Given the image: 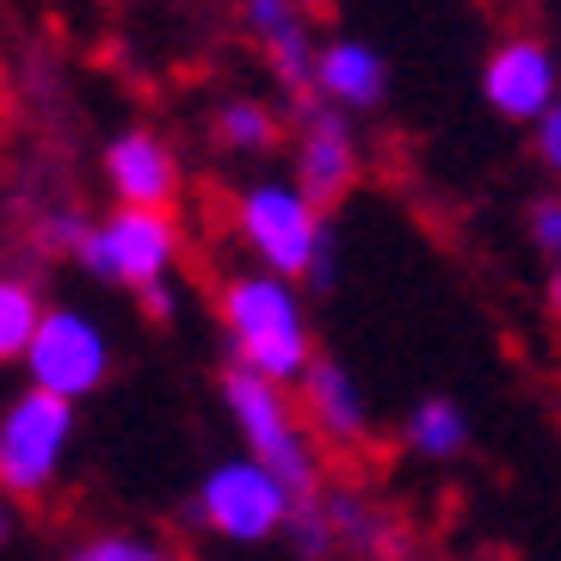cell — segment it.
I'll return each mask as SVG.
<instances>
[{
  "label": "cell",
  "instance_id": "1",
  "mask_svg": "<svg viewBox=\"0 0 561 561\" xmlns=\"http://www.w3.org/2000/svg\"><path fill=\"white\" fill-rule=\"evenodd\" d=\"M222 314V340L234 352V370L265 377L290 389L314 358V328H309V302L297 284L272 278V272H234L216 297Z\"/></svg>",
  "mask_w": 561,
  "mask_h": 561
},
{
  "label": "cell",
  "instance_id": "2",
  "mask_svg": "<svg viewBox=\"0 0 561 561\" xmlns=\"http://www.w3.org/2000/svg\"><path fill=\"white\" fill-rule=\"evenodd\" d=\"M222 401L234 413V432H241V457L260 462L265 476H278L297 500H314V481H321V457H314V438L302 426L290 389L265 377H248V370H229L222 377Z\"/></svg>",
  "mask_w": 561,
  "mask_h": 561
},
{
  "label": "cell",
  "instance_id": "3",
  "mask_svg": "<svg viewBox=\"0 0 561 561\" xmlns=\"http://www.w3.org/2000/svg\"><path fill=\"white\" fill-rule=\"evenodd\" d=\"M234 234H241V248L260 260V272H272V278H284V284H302L314 253H321V241H328L333 229L290 180H253V185H241V198H234Z\"/></svg>",
  "mask_w": 561,
  "mask_h": 561
},
{
  "label": "cell",
  "instance_id": "4",
  "mask_svg": "<svg viewBox=\"0 0 561 561\" xmlns=\"http://www.w3.org/2000/svg\"><path fill=\"white\" fill-rule=\"evenodd\" d=\"M19 370H25V389L81 408L112 377V333L87 309L56 302V309L37 314V333H32V346H25V358H19Z\"/></svg>",
  "mask_w": 561,
  "mask_h": 561
},
{
  "label": "cell",
  "instance_id": "5",
  "mask_svg": "<svg viewBox=\"0 0 561 561\" xmlns=\"http://www.w3.org/2000/svg\"><path fill=\"white\" fill-rule=\"evenodd\" d=\"M75 450V408L50 401L37 389H19L0 408V494L7 500H37L50 494Z\"/></svg>",
  "mask_w": 561,
  "mask_h": 561
},
{
  "label": "cell",
  "instance_id": "6",
  "mask_svg": "<svg viewBox=\"0 0 561 561\" xmlns=\"http://www.w3.org/2000/svg\"><path fill=\"white\" fill-rule=\"evenodd\" d=\"M180 248H185L180 222H173L167 210H112V216H93V222H87L75 260H81L100 284L149 290V284L173 278Z\"/></svg>",
  "mask_w": 561,
  "mask_h": 561
},
{
  "label": "cell",
  "instance_id": "7",
  "mask_svg": "<svg viewBox=\"0 0 561 561\" xmlns=\"http://www.w3.org/2000/svg\"><path fill=\"white\" fill-rule=\"evenodd\" d=\"M290 506H297V494L248 457L210 462L198 481V494H192V518L204 530H216L222 543H265V537H278Z\"/></svg>",
  "mask_w": 561,
  "mask_h": 561
},
{
  "label": "cell",
  "instance_id": "8",
  "mask_svg": "<svg viewBox=\"0 0 561 561\" xmlns=\"http://www.w3.org/2000/svg\"><path fill=\"white\" fill-rule=\"evenodd\" d=\"M481 100L494 105L506 124H537L561 100V62L543 37H500L481 62Z\"/></svg>",
  "mask_w": 561,
  "mask_h": 561
},
{
  "label": "cell",
  "instance_id": "9",
  "mask_svg": "<svg viewBox=\"0 0 561 561\" xmlns=\"http://www.w3.org/2000/svg\"><path fill=\"white\" fill-rule=\"evenodd\" d=\"M364 173V149H358V130H352V117L328 112V105H309L297 124V192L314 204V210H328L340 204L358 185Z\"/></svg>",
  "mask_w": 561,
  "mask_h": 561
},
{
  "label": "cell",
  "instance_id": "10",
  "mask_svg": "<svg viewBox=\"0 0 561 561\" xmlns=\"http://www.w3.org/2000/svg\"><path fill=\"white\" fill-rule=\"evenodd\" d=\"M309 87L321 93V105L340 117H370L389 105V62L377 44L364 37H328L314 44V75Z\"/></svg>",
  "mask_w": 561,
  "mask_h": 561
},
{
  "label": "cell",
  "instance_id": "11",
  "mask_svg": "<svg viewBox=\"0 0 561 561\" xmlns=\"http://www.w3.org/2000/svg\"><path fill=\"white\" fill-rule=\"evenodd\" d=\"M105 185L117 210H167L180 198V154L154 130H124L105 142Z\"/></svg>",
  "mask_w": 561,
  "mask_h": 561
},
{
  "label": "cell",
  "instance_id": "12",
  "mask_svg": "<svg viewBox=\"0 0 561 561\" xmlns=\"http://www.w3.org/2000/svg\"><path fill=\"white\" fill-rule=\"evenodd\" d=\"M297 413L309 438H333V445H358L370 432V401H364L358 377L333 358H309V370L297 377Z\"/></svg>",
  "mask_w": 561,
  "mask_h": 561
},
{
  "label": "cell",
  "instance_id": "13",
  "mask_svg": "<svg viewBox=\"0 0 561 561\" xmlns=\"http://www.w3.org/2000/svg\"><path fill=\"white\" fill-rule=\"evenodd\" d=\"M241 19H248L253 44L265 50L272 75H278L290 93H309V75H314L309 7H290V0H241Z\"/></svg>",
  "mask_w": 561,
  "mask_h": 561
},
{
  "label": "cell",
  "instance_id": "14",
  "mask_svg": "<svg viewBox=\"0 0 561 561\" xmlns=\"http://www.w3.org/2000/svg\"><path fill=\"white\" fill-rule=\"evenodd\" d=\"M401 445H408L413 457H426V462L462 457V445H469V413H462L450 396H426L420 408L408 413V426H401Z\"/></svg>",
  "mask_w": 561,
  "mask_h": 561
},
{
  "label": "cell",
  "instance_id": "15",
  "mask_svg": "<svg viewBox=\"0 0 561 561\" xmlns=\"http://www.w3.org/2000/svg\"><path fill=\"white\" fill-rule=\"evenodd\" d=\"M37 314H44L37 284L25 272H7L0 265V370L25 358V346H32V333H37Z\"/></svg>",
  "mask_w": 561,
  "mask_h": 561
},
{
  "label": "cell",
  "instance_id": "16",
  "mask_svg": "<svg viewBox=\"0 0 561 561\" xmlns=\"http://www.w3.org/2000/svg\"><path fill=\"white\" fill-rule=\"evenodd\" d=\"M321 512H328V525H333V543H352L364 561L396 556V525H389L377 506L340 494V500H321Z\"/></svg>",
  "mask_w": 561,
  "mask_h": 561
},
{
  "label": "cell",
  "instance_id": "17",
  "mask_svg": "<svg viewBox=\"0 0 561 561\" xmlns=\"http://www.w3.org/2000/svg\"><path fill=\"white\" fill-rule=\"evenodd\" d=\"M216 142L229 154H265L278 142V117L265 112L260 100H229L216 112Z\"/></svg>",
  "mask_w": 561,
  "mask_h": 561
},
{
  "label": "cell",
  "instance_id": "18",
  "mask_svg": "<svg viewBox=\"0 0 561 561\" xmlns=\"http://www.w3.org/2000/svg\"><path fill=\"white\" fill-rule=\"evenodd\" d=\"M62 561H192V556H180V549L161 543V537H136V530H100V537L75 543Z\"/></svg>",
  "mask_w": 561,
  "mask_h": 561
},
{
  "label": "cell",
  "instance_id": "19",
  "mask_svg": "<svg viewBox=\"0 0 561 561\" xmlns=\"http://www.w3.org/2000/svg\"><path fill=\"white\" fill-rule=\"evenodd\" d=\"M284 537H290L302 556H328V549H333V525H328V512H321V500H297L290 518H284Z\"/></svg>",
  "mask_w": 561,
  "mask_h": 561
},
{
  "label": "cell",
  "instance_id": "20",
  "mask_svg": "<svg viewBox=\"0 0 561 561\" xmlns=\"http://www.w3.org/2000/svg\"><path fill=\"white\" fill-rule=\"evenodd\" d=\"M525 229H530V248L561 265V198H537V204H530Z\"/></svg>",
  "mask_w": 561,
  "mask_h": 561
},
{
  "label": "cell",
  "instance_id": "21",
  "mask_svg": "<svg viewBox=\"0 0 561 561\" xmlns=\"http://www.w3.org/2000/svg\"><path fill=\"white\" fill-rule=\"evenodd\" d=\"M530 149H537V161H543L549 173H561V100L530 124Z\"/></svg>",
  "mask_w": 561,
  "mask_h": 561
},
{
  "label": "cell",
  "instance_id": "22",
  "mask_svg": "<svg viewBox=\"0 0 561 561\" xmlns=\"http://www.w3.org/2000/svg\"><path fill=\"white\" fill-rule=\"evenodd\" d=\"M136 302H142L149 321H173V314H180V284L161 278V284H149V290H136Z\"/></svg>",
  "mask_w": 561,
  "mask_h": 561
},
{
  "label": "cell",
  "instance_id": "23",
  "mask_svg": "<svg viewBox=\"0 0 561 561\" xmlns=\"http://www.w3.org/2000/svg\"><path fill=\"white\" fill-rule=\"evenodd\" d=\"M81 234H87V216H75V210H62V216H50V222H44V241H50V248H81Z\"/></svg>",
  "mask_w": 561,
  "mask_h": 561
},
{
  "label": "cell",
  "instance_id": "24",
  "mask_svg": "<svg viewBox=\"0 0 561 561\" xmlns=\"http://www.w3.org/2000/svg\"><path fill=\"white\" fill-rule=\"evenodd\" d=\"M13 537H19V512H13V500L0 494V549L13 543Z\"/></svg>",
  "mask_w": 561,
  "mask_h": 561
},
{
  "label": "cell",
  "instance_id": "25",
  "mask_svg": "<svg viewBox=\"0 0 561 561\" xmlns=\"http://www.w3.org/2000/svg\"><path fill=\"white\" fill-rule=\"evenodd\" d=\"M549 314H556V321H561V265H556V272H549Z\"/></svg>",
  "mask_w": 561,
  "mask_h": 561
},
{
  "label": "cell",
  "instance_id": "26",
  "mask_svg": "<svg viewBox=\"0 0 561 561\" xmlns=\"http://www.w3.org/2000/svg\"><path fill=\"white\" fill-rule=\"evenodd\" d=\"M290 7H309V0H290Z\"/></svg>",
  "mask_w": 561,
  "mask_h": 561
}]
</instances>
